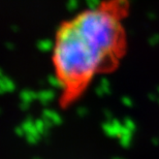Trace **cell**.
<instances>
[{
	"label": "cell",
	"instance_id": "6da1fadb",
	"mask_svg": "<svg viewBox=\"0 0 159 159\" xmlns=\"http://www.w3.org/2000/svg\"><path fill=\"white\" fill-rule=\"evenodd\" d=\"M128 0H99L60 23L51 63L62 110L81 100L100 75L115 71L126 49Z\"/></svg>",
	"mask_w": 159,
	"mask_h": 159
}]
</instances>
